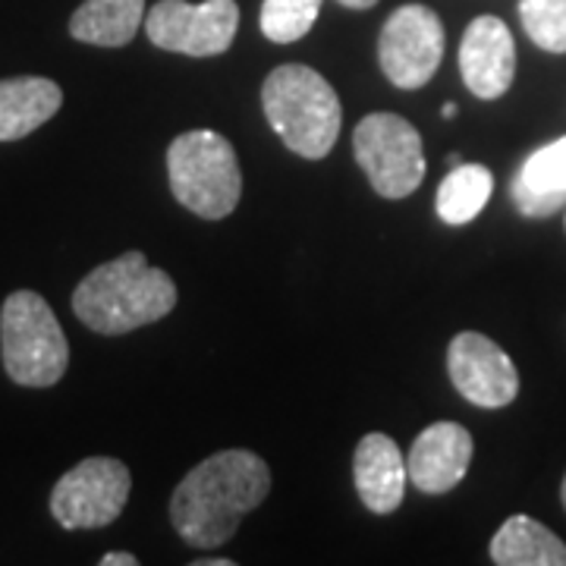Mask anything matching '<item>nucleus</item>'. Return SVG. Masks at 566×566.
<instances>
[{
	"label": "nucleus",
	"mask_w": 566,
	"mask_h": 566,
	"mask_svg": "<svg viewBox=\"0 0 566 566\" xmlns=\"http://www.w3.org/2000/svg\"><path fill=\"white\" fill-rule=\"evenodd\" d=\"M271 491V469L252 450H221L189 469L174 497L170 523L186 545L211 551L227 545L245 513Z\"/></svg>",
	"instance_id": "nucleus-1"
},
{
	"label": "nucleus",
	"mask_w": 566,
	"mask_h": 566,
	"mask_svg": "<svg viewBox=\"0 0 566 566\" xmlns=\"http://www.w3.org/2000/svg\"><path fill=\"white\" fill-rule=\"evenodd\" d=\"M177 305L174 277L151 268L142 252H123L114 262L85 274L73 293V312L95 334H129L136 327L161 322Z\"/></svg>",
	"instance_id": "nucleus-2"
},
{
	"label": "nucleus",
	"mask_w": 566,
	"mask_h": 566,
	"mask_svg": "<svg viewBox=\"0 0 566 566\" xmlns=\"http://www.w3.org/2000/svg\"><path fill=\"white\" fill-rule=\"evenodd\" d=\"M262 107L271 129L300 158L322 161L334 151L344 111L334 85L312 66H277L262 85Z\"/></svg>",
	"instance_id": "nucleus-3"
},
{
	"label": "nucleus",
	"mask_w": 566,
	"mask_h": 566,
	"mask_svg": "<svg viewBox=\"0 0 566 566\" xmlns=\"http://www.w3.org/2000/svg\"><path fill=\"white\" fill-rule=\"evenodd\" d=\"M167 177L174 199L205 221H223L243 196L237 151L214 129H192L170 142Z\"/></svg>",
	"instance_id": "nucleus-4"
},
{
	"label": "nucleus",
	"mask_w": 566,
	"mask_h": 566,
	"mask_svg": "<svg viewBox=\"0 0 566 566\" xmlns=\"http://www.w3.org/2000/svg\"><path fill=\"white\" fill-rule=\"evenodd\" d=\"M0 349L10 381L51 387L70 365V344L51 305L32 290H17L0 308Z\"/></svg>",
	"instance_id": "nucleus-5"
},
{
	"label": "nucleus",
	"mask_w": 566,
	"mask_h": 566,
	"mask_svg": "<svg viewBox=\"0 0 566 566\" xmlns=\"http://www.w3.org/2000/svg\"><path fill=\"white\" fill-rule=\"evenodd\" d=\"M353 151L371 189L385 199H406L424 180L419 129L397 114H368L353 133Z\"/></svg>",
	"instance_id": "nucleus-6"
},
{
	"label": "nucleus",
	"mask_w": 566,
	"mask_h": 566,
	"mask_svg": "<svg viewBox=\"0 0 566 566\" xmlns=\"http://www.w3.org/2000/svg\"><path fill=\"white\" fill-rule=\"evenodd\" d=\"M133 475L114 457H92L73 465L51 491V516L63 528L111 526L129 501Z\"/></svg>",
	"instance_id": "nucleus-7"
},
{
	"label": "nucleus",
	"mask_w": 566,
	"mask_h": 566,
	"mask_svg": "<svg viewBox=\"0 0 566 566\" xmlns=\"http://www.w3.org/2000/svg\"><path fill=\"white\" fill-rule=\"evenodd\" d=\"M240 29V7L237 0H158L148 10L145 32L148 41L161 51L186 54V57H214L223 54Z\"/></svg>",
	"instance_id": "nucleus-8"
},
{
	"label": "nucleus",
	"mask_w": 566,
	"mask_h": 566,
	"mask_svg": "<svg viewBox=\"0 0 566 566\" xmlns=\"http://www.w3.org/2000/svg\"><path fill=\"white\" fill-rule=\"evenodd\" d=\"M378 61L385 76L397 88H422L438 73L444 61V22L422 7L406 3L387 17L381 39H378Z\"/></svg>",
	"instance_id": "nucleus-9"
},
{
	"label": "nucleus",
	"mask_w": 566,
	"mask_h": 566,
	"mask_svg": "<svg viewBox=\"0 0 566 566\" xmlns=\"http://www.w3.org/2000/svg\"><path fill=\"white\" fill-rule=\"evenodd\" d=\"M447 371L465 400L482 409L510 406L520 394V371L513 359L491 337L475 331H463L450 340Z\"/></svg>",
	"instance_id": "nucleus-10"
},
{
	"label": "nucleus",
	"mask_w": 566,
	"mask_h": 566,
	"mask_svg": "<svg viewBox=\"0 0 566 566\" xmlns=\"http://www.w3.org/2000/svg\"><path fill=\"white\" fill-rule=\"evenodd\" d=\"M460 73L465 88L482 102L506 95L516 76V44L504 20L479 17L469 22L460 41Z\"/></svg>",
	"instance_id": "nucleus-11"
},
{
	"label": "nucleus",
	"mask_w": 566,
	"mask_h": 566,
	"mask_svg": "<svg viewBox=\"0 0 566 566\" xmlns=\"http://www.w3.org/2000/svg\"><path fill=\"white\" fill-rule=\"evenodd\" d=\"M472 453H475V444L463 424H428L406 457L409 482L422 494H447L465 479Z\"/></svg>",
	"instance_id": "nucleus-12"
},
{
	"label": "nucleus",
	"mask_w": 566,
	"mask_h": 566,
	"mask_svg": "<svg viewBox=\"0 0 566 566\" xmlns=\"http://www.w3.org/2000/svg\"><path fill=\"white\" fill-rule=\"evenodd\" d=\"M353 475H356V491L371 513L385 516L403 504L409 472L394 438H387L381 431L365 434L353 457Z\"/></svg>",
	"instance_id": "nucleus-13"
},
{
	"label": "nucleus",
	"mask_w": 566,
	"mask_h": 566,
	"mask_svg": "<svg viewBox=\"0 0 566 566\" xmlns=\"http://www.w3.org/2000/svg\"><path fill=\"white\" fill-rule=\"evenodd\" d=\"M61 85L44 76L0 80V142L32 136L39 126H44L61 111Z\"/></svg>",
	"instance_id": "nucleus-14"
},
{
	"label": "nucleus",
	"mask_w": 566,
	"mask_h": 566,
	"mask_svg": "<svg viewBox=\"0 0 566 566\" xmlns=\"http://www.w3.org/2000/svg\"><path fill=\"white\" fill-rule=\"evenodd\" d=\"M497 566H566V545L532 516H510L491 538Z\"/></svg>",
	"instance_id": "nucleus-15"
},
{
	"label": "nucleus",
	"mask_w": 566,
	"mask_h": 566,
	"mask_svg": "<svg viewBox=\"0 0 566 566\" xmlns=\"http://www.w3.org/2000/svg\"><path fill=\"white\" fill-rule=\"evenodd\" d=\"M145 25V0H85L70 20V35L98 48H123Z\"/></svg>",
	"instance_id": "nucleus-16"
},
{
	"label": "nucleus",
	"mask_w": 566,
	"mask_h": 566,
	"mask_svg": "<svg viewBox=\"0 0 566 566\" xmlns=\"http://www.w3.org/2000/svg\"><path fill=\"white\" fill-rule=\"evenodd\" d=\"M494 192V177L485 164H457L438 186V218L450 227H463L485 211Z\"/></svg>",
	"instance_id": "nucleus-17"
},
{
	"label": "nucleus",
	"mask_w": 566,
	"mask_h": 566,
	"mask_svg": "<svg viewBox=\"0 0 566 566\" xmlns=\"http://www.w3.org/2000/svg\"><path fill=\"white\" fill-rule=\"evenodd\" d=\"M324 0H264L262 32L274 44H293L312 32Z\"/></svg>",
	"instance_id": "nucleus-18"
},
{
	"label": "nucleus",
	"mask_w": 566,
	"mask_h": 566,
	"mask_svg": "<svg viewBox=\"0 0 566 566\" xmlns=\"http://www.w3.org/2000/svg\"><path fill=\"white\" fill-rule=\"evenodd\" d=\"M520 20L542 51L566 54V0H520Z\"/></svg>",
	"instance_id": "nucleus-19"
},
{
	"label": "nucleus",
	"mask_w": 566,
	"mask_h": 566,
	"mask_svg": "<svg viewBox=\"0 0 566 566\" xmlns=\"http://www.w3.org/2000/svg\"><path fill=\"white\" fill-rule=\"evenodd\" d=\"M516 180L526 182L528 189H538V192H560V196H566V136L547 142L538 151H532L520 167Z\"/></svg>",
	"instance_id": "nucleus-20"
},
{
	"label": "nucleus",
	"mask_w": 566,
	"mask_h": 566,
	"mask_svg": "<svg viewBox=\"0 0 566 566\" xmlns=\"http://www.w3.org/2000/svg\"><path fill=\"white\" fill-rule=\"evenodd\" d=\"M510 192H513V202L520 208V214H526V218H551V214L566 208V196H560V192H538V189H528L526 182L520 180H513Z\"/></svg>",
	"instance_id": "nucleus-21"
},
{
	"label": "nucleus",
	"mask_w": 566,
	"mask_h": 566,
	"mask_svg": "<svg viewBox=\"0 0 566 566\" xmlns=\"http://www.w3.org/2000/svg\"><path fill=\"white\" fill-rule=\"evenodd\" d=\"M139 560L133 557V554H126V551H111V554H104L102 566H136Z\"/></svg>",
	"instance_id": "nucleus-22"
},
{
	"label": "nucleus",
	"mask_w": 566,
	"mask_h": 566,
	"mask_svg": "<svg viewBox=\"0 0 566 566\" xmlns=\"http://www.w3.org/2000/svg\"><path fill=\"white\" fill-rule=\"evenodd\" d=\"M337 3H344L349 10H368V7H375L378 0H337Z\"/></svg>",
	"instance_id": "nucleus-23"
},
{
	"label": "nucleus",
	"mask_w": 566,
	"mask_h": 566,
	"mask_svg": "<svg viewBox=\"0 0 566 566\" xmlns=\"http://www.w3.org/2000/svg\"><path fill=\"white\" fill-rule=\"evenodd\" d=\"M196 566H233V560H227V557H218V560H196Z\"/></svg>",
	"instance_id": "nucleus-24"
},
{
	"label": "nucleus",
	"mask_w": 566,
	"mask_h": 566,
	"mask_svg": "<svg viewBox=\"0 0 566 566\" xmlns=\"http://www.w3.org/2000/svg\"><path fill=\"white\" fill-rule=\"evenodd\" d=\"M441 117H444V120L457 117V104H444V107H441Z\"/></svg>",
	"instance_id": "nucleus-25"
},
{
	"label": "nucleus",
	"mask_w": 566,
	"mask_h": 566,
	"mask_svg": "<svg viewBox=\"0 0 566 566\" xmlns=\"http://www.w3.org/2000/svg\"><path fill=\"white\" fill-rule=\"evenodd\" d=\"M447 164H450V167H457V164H463V158H460V155H450V158H447Z\"/></svg>",
	"instance_id": "nucleus-26"
},
{
	"label": "nucleus",
	"mask_w": 566,
	"mask_h": 566,
	"mask_svg": "<svg viewBox=\"0 0 566 566\" xmlns=\"http://www.w3.org/2000/svg\"><path fill=\"white\" fill-rule=\"evenodd\" d=\"M560 501H564V510H566V475H564V488H560Z\"/></svg>",
	"instance_id": "nucleus-27"
},
{
	"label": "nucleus",
	"mask_w": 566,
	"mask_h": 566,
	"mask_svg": "<svg viewBox=\"0 0 566 566\" xmlns=\"http://www.w3.org/2000/svg\"><path fill=\"white\" fill-rule=\"evenodd\" d=\"M564 214H566V208H564Z\"/></svg>",
	"instance_id": "nucleus-28"
}]
</instances>
